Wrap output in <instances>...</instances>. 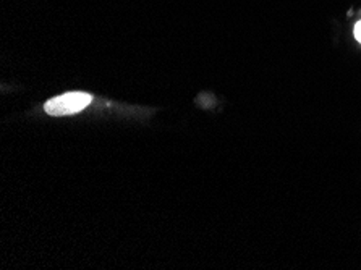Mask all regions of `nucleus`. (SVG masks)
<instances>
[{
	"label": "nucleus",
	"mask_w": 361,
	"mask_h": 270,
	"mask_svg": "<svg viewBox=\"0 0 361 270\" xmlns=\"http://www.w3.org/2000/svg\"><path fill=\"white\" fill-rule=\"evenodd\" d=\"M92 97L86 92H67V94L57 96L49 101L44 109L49 115L60 117V115L78 113L91 104Z\"/></svg>",
	"instance_id": "1"
},
{
	"label": "nucleus",
	"mask_w": 361,
	"mask_h": 270,
	"mask_svg": "<svg viewBox=\"0 0 361 270\" xmlns=\"http://www.w3.org/2000/svg\"><path fill=\"white\" fill-rule=\"evenodd\" d=\"M355 37H357L358 42H361V21L355 25Z\"/></svg>",
	"instance_id": "2"
}]
</instances>
